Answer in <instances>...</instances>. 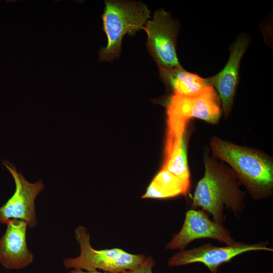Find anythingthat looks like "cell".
<instances>
[{
  "label": "cell",
  "instance_id": "obj_7",
  "mask_svg": "<svg viewBox=\"0 0 273 273\" xmlns=\"http://www.w3.org/2000/svg\"><path fill=\"white\" fill-rule=\"evenodd\" d=\"M167 122L187 125L197 118L216 123L221 114L220 100L214 87L209 84L190 96L172 94L167 106Z\"/></svg>",
  "mask_w": 273,
  "mask_h": 273
},
{
  "label": "cell",
  "instance_id": "obj_4",
  "mask_svg": "<svg viewBox=\"0 0 273 273\" xmlns=\"http://www.w3.org/2000/svg\"><path fill=\"white\" fill-rule=\"evenodd\" d=\"M75 237L80 247L79 255L74 258H65L63 264L67 269L119 273L131 269L147 257L144 254H134L120 248L102 250L94 249L90 244V235L84 226L75 230Z\"/></svg>",
  "mask_w": 273,
  "mask_h": 273
},
{
  "label": "cell",
  "instance_id": "obj_3",
  "mask_svg": "<svg viewBox=\"0 0 273 273\" xmlns=\"http://www.w3.org/2000/svg\"><path fill=\"white\" fill-rule=\"evenodd\" d=\"M150 14L147 6L141 2L105 1L102 19L107 44L99 51L100 60L111 62L117 58L123 36L126 34L134 35L143 29Z\"/></svg>",
  "mask_w": 273,
  "mask_h": 273
},
{
  "label": "cell",
  "instance_id": "obj_14",
  "mask_svg": "<svg viewBox=\"0 0 273 273\" xmlns=\"http://www.w3.org/2000/svg\"><path fill=\"white\" fill-rule=\"evenodd\" d=\"M160 74L162 79L172 88L173 94L192 95L209 84L207 79L189 72L181 66Z\"/></svg>",
  "mask_w": 273,
  "mask_h": 273
},
{
  "label": "cell",
  "instance_id": "obj_11",
  "mask_svg": "<svg viewBox=\"0 0 273 273\" xmlns=\"http://www.w3.org/2000/svg\"><path fill=\"white\" fill-rule=\"evenodd\" d=\"M249 40L241 35L231 47L230 55L224 67L216 75L207 80L216 89L222 102L225 117L230 113L238 82L240 64L247 48Z\"/></svg>",
  "mask_w": 273,
  "mask_h": 273
},
{
  "label": "cell",
  "instance_id": "obj_18",
  "mask_svg": "<svg viewBox=\"0 0 273 273\" xmlns=\"http://www.w3.org/2000/svg\"><path fill=\"white\" fill-rule=\"evenodd\" d=\"M201 273H207V272H201Z\"/></svg>",
  "mask_w": 273,
  "mask_h": 273
},
{
  "label": "cell",
  "instance_id": "obj_17",
  "mask_svg": "<svg viewBox=\"0 0 273 273\" xmlns=\"http://www.w3.org/2000/svg\"><path fill=\"white\" fill-rule=\"evenodd\" d=\"M218 273H221V272L220 271V272H218Z\"/></svg>",
  "mask_w": 273,
  "mask_h": 273
},
{
  "label": "cell",
  "instance_id": "obj_8",
  "mask_svg": "<svg viewBox=\"0 0 273 273\" xmlns=\"http://www.w3.org/2000/svg\"><path fill=\"white\" fill-rule=\"evenodd\" d=\"M5 165L14 178L15 191L11 198L0 207V223L6 224L11 219L20 220L25 222L28 228L33 229L38 223L35 201L44 189V185L40 179L34 183H30L23 174L18 172L12 164L6 162Z\"/></svg>",
  "mask_w": 273,
  "mask_h": 273
},
{
  "label": "cell",
  "instance_id": "obj_10",
  "mask_svg": "<svg viewBox=\"0 0 273 273\" xmlns=\"http://www.w3.org/2000/svg\"><path fill=\"white\" fill-rule=\"evenodd\" d=\"M6 224V232L0 239V264L7 270L26 268L34 260L27 243V224L16 219Z\"/></svg>",
  "mask_w": 273,
  "mask_h": 273
},
{
  "label": "cell",
  "instance_id": "obj_15",
  "mask_svg": "<svg viewBox=\"0 0 273 273\" xmlns=\"http://www.w3.org/2000/svg\"><path fill=\"white\" fill-rule=\"evenodd\" d=\"M156 264L155 259L152 256H149L134 268L125 270L119 273H153V268Z\"/></svg>",
  "mask_w": 273,
  "mask_h": 273
},
{
  "label": "cell",
  "instance_id": "obj_6",
  "mask_svg": "<svg viewBox=\"0 0 273 273\" xmlns=\"http://www.w3.org/2000/svg\"><path fill=\"white\" fill-rule=\"evenodd\" d=\"M268 245L267 242L249 244L235 241L231 245L217 247L207 243L192 249L179 251L168 259L167 264L173 267L200 263L206 266L211 273H218L221 265L243 253L262 250L272 252L273 249Z\"/></svg>",
  "mask_w": 273,
  "mask_h": 273
},
{
  "label": "cell",
  "instance_id": "obj_16",
  "mask_svg": "<svg viewBox=\"0 0 273 273\" xmlns=\"http://www.w3.org/2000/svg\"><path fill=\"white\" fill-rule=\"evenodd\" d=\"M69 273H113V272H106V271H100L98 270H95L93 271H85L83 270L80 269H71Z\"/></svg>",
  "mask_w": 273,
  "mask_h": 273
},
{
  "label": "cell",
  "instance_id": "obj_5",
  "mask_svg": "<svg viewBox=\"0 0 273 273\" xmlns=\"http://www.w3.org/2000/svg\"><path fill=\"white\" fill-rule=\"evenodd\" d=\"M147 34V47L162 72L181 67L176 53L178 27L170 15L161 9L144 28Z\"/></svg>",
  "mask_w": 273,
  "mask_h": 273
},
{
  "label": "cell",
  "instance_id": "obj_1",
  "mask_svg": "<svg viewBox=\"0 0 273 273\" xmlns=\"http://www.w3.org/2000/svg\"><path fill=\"white\" fill-rule=\"evenodd\" d=\"M205 173L198 181L192 201L194 209L201 208L212 215L213 220L222 225L224 210L238 216L245 206L244 194L239 187L235 173L205 157Z\"/></svg>",
  "mask_w": 273,
  "mask_h": 273
},
{
  "label": "cell",
  "instance_id": "obj_13",
  "mask_svg": "<svg viewBox=\"0 0 273 273\" xmlns=\"http://www.w3.org/2000/svg\"><path fill=\"white\" fill-rule=\"evenodd\" d=\"M162 168L168 170L182 180L190 183L185 136H166L165 161Z\"/></svg>",
  "mask_w": 273,
  "mask_h": 273
},
{
  "label": "cell",
  "instance_id": "obj_12",
  "mask_svg": "<svg viewBox=\"0 0 273 273\" xmlns=\"http://www.w3.org/2000/svg\"><path fill=\"white\" fill-rule=\"evenodd\" d=\"M190 183L161 169L148 186L142 198L164 199L187 195Z\"/></svg>",
  "mask_w": 273,
  "mask_h": 273
},
{
  "label": "cell",
  "instance_id": "obj_9",
  "mask_svg": "<svg viewBox=\"0 0 273 273\" xmlns=\"http://www.w3.org/2000/svg\"><path fill=\"white\" fill-rule=\"evenodd\" d=\"M200 239H211L225 245L235 242L230 232L222 225L211 220L206 212L191 209L186 213L180 230L173 236L165 248L183 250L192 242Z\"/></svg>",
  "mask_w": 273,
  "mask_h": 273
},
{
  "label": "cell",
  "instance_id": "obj_2",
  "mask_svg": "<svg viewBox=\"0 0 273 273\" xmlns=\"http://www.w3.org/2000/svg\"><path fill=\"white\" fill-rule=\"evenodd\" d=\"M211 150L217 158L228 163L255 200L269 197L273 190L271 159L254 149L237 145L214 136Z\"/></svg>",
  "mask_w": 273,
  "mask_h": 273
}]
</instances>
